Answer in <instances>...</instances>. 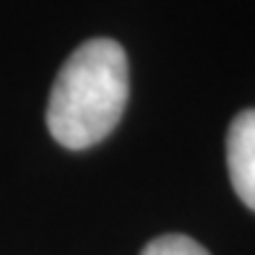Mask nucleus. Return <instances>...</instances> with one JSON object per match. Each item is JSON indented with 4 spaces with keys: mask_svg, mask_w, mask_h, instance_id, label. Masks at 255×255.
Returning <instances> with one entry per match:
<instances>
[{
    "mask_svg": "<svg viewBox=\"0 0 255 255\" xmlns=\"http://www.w3.org/2000/svg\"><path fill=\"white\" fill-rule=\"evenodd\" d=\"M227 169L240 201L255 211V110L240 112L229 125Z\"/></svg>",
    "mask_w": 255,
    "mask_h": 255,
    "instance_id": "nucleus-2",
    "label": "nucleus"
},
{
    "mask_svg": "<svg viewBox=\"0 0 255 255\" xmlns=\"http://www.w3.org/2000/svg\"><path fill=\"white\" fill-rule=\"evenodd\" d=\"M141 255H208V253L203 250V245H198L195 240L185 235H164L148 242Z\"/></svg>",
    "mask_w": 255,
    "mask_h": 255,
    "instance_id": "nucleus-3",
    "label": "nucleus"
},
{
    "mask_svg": "<svg viewBox=\"0 0 255 255\" xmlns=\"http://www.w3.org/2000/svg\"><path fill=\"white\" fill-rule=\"evenodd\" d=\"M128 104V57L115 39L97 37L68 57L55 78L47 128L60 146L81 151L104 141Z\"/></svg>",
    "mask_w": 255,
    "mask_h": 255,
    "instance_id": "nucleus-1",
    "label": "nucleus"
}]
</instances>
